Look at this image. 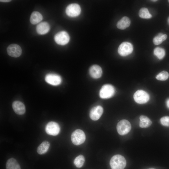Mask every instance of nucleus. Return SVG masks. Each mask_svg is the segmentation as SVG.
I'll list each match as a JSON object with an SVG mask.
<instances>
[{
	"mask_svg": "<svg viewBox=\"0 0 169 169\" xmlns=\"http://www.w3.org/2000/svg\"><path fill=\"white\" fill-rule=\"evenodd\" d=\"M139 15L140 17L143 18H149L152 17L148 9L145 8H142L140 9Z\"/></svg>",
	"mask_w": 169,
	"mask_h": 169,
	"instance_id": "nucleus-22",
	"label": "nucleus"
},
{
	"mask_svg": "<svg viewBox=\"0 0 169 169\" xmlns=\"http://www.w3.org/2000/svg\"><path fill=\"white\" fill-rule=\"evenodd\" d=\"M85 138L84 133L80 129L75 130L71 135V141L74 144L76 145H79L83 143Z\"/></svg>",
	"mask_w": 169,
	"mask_h": 169,
	"instance_id": "nucleus-3",
	"label": "nucleus"
},
{
	"mask_svg": "<svg viewBox=\"0 0 169 169\" xmlns=\"http://www.w3.org/2000/svg\"><path fill=\"white\" fill-rule=\"evenodd\" d=\"M168 1H169V0H168Z\"/></svg>",
	"mask_w": 169,
	"mask_h": 169,
	"instance_id": "nucleus-33",
	"label": "nucleus"
},
{
	"mask_svg": "<svg viewBox=\"0 0 169 169\" xmlns=\"http://www.w3.org/2000/svg\"><path fill=\"white\" fill-rule=\"evenodd\" d=\"M42 14L37 11H34L31 14L30 17V22L33 24H35L40 22L43 19Z\"/></svg>",
	"mask_w": 169,
	"mask_h": 169,
	"instance_id": "nucleus-17",
	"label": "nucleus"
},
{
	"mask_svg": "<svg viewBox=\"0 0 169 169\" xmlns=\"http://www.w3.org/2000/svg\"><path fill=\"white\" fill-rule=\"evenodd\" d=\"M152 1L155 2L157 1V0H152Z\"/></svg>",
	"mask_w": 169,
	"mask_h": 169,
	"instance_id": "nucleus-30",
	"label": "nucleus"
},
{
	"mask_svg": "<svg viewBox=\"0 0 169 169\" xmlns=\"http://www.w3.org/2000/svg\"><path fill=\"white\" fill-rule=\"evenodd\" d=\"M8 54L10 56L15 58L19 57L22 53V49L20 47L16 44L10 45L7 48Z\"/></svg>",
	"mask_w": 169,
	"mask_h": 169,
	"instance_id": "nucleus-11",
	"label": "nucleus"
},
{
	"mask_svg": "<svg viewBox=\"0 0 169 169\" xmlns=\"http://www.w3.org/2000/svg\"><path fill=\"white\" fill-rule=\"evenodd\" d=\"M166 104L167 107L169 109V98L166 100Z\"/></svg>",
	"mask_w": 169,
	"mask_h": 169,
	"instance_id": "nucleus-28",
	"label": "nucleus"
},
{
	"mask_svg": "<svg viewBox=\"0 0 169 169\" xmlns=\"http://www.w3.org/2000/svg\"><path fill=\"white\" fill-rule=\"evenodd\" d=\"M89 73L91 76L93 78L98 79L101 77L102 71L100 66L95 64L93 65L90 68Z\"/></svg>",
	"mask_w": 169,
	"mask_h": 169,
	"instance_id": "nucleus-13",
	"label": "nucleus"
},
{
	"mask_svg": "<svg viewBox=\"0 0 169 169\" xmlns=\"http://www.w3.org/2000/svg\"><path fill=\"white\" fill-rule=\"evenodd\" d=\"M155 169L153 168H149V169Z\"/></svg>",
	"mask_w": 169,
	"mask_h": 169,
	"instance_id": "nucleus-31",
	"label": "nucleus"
},
{
	"mask_svg": "<svg viewBox=\"0 0 169 169\" xmlns=\"http://www.w3.org/2000/svg\"><path fill=\"white\" fill-rule=\"evenodd\" d=\"M152 122H145L140 121L139 125L142 128H146L149 127L152 124Z\"/></svg>",
	"mask_w": 169,
	"mask_h": 169,
	"instance_id": "nucleus-26",
	"label": "nucleus"
},
{
	"mask_svg": "<svg viewBox=\"0 0 169 169\" xmlns=\"http://www.w3.org/2000/svg\"><path fill=\"white\" fill-rule=\"evenodd\" d=\"M140 121L145 122H152L151 120L147 116L141 115L140 117Z\"/></svg>",
	"mask_w": 169,
	"mask_h": 169,
	"instance_id": "nucleus-27",
	"label": "nucleus"
},
{
	"mask_svg": "<svg viewBox=\"0 0 169 169\" xmlns=\"http://www.w3.org/2000/svg\"><path fill=\"white\" fill-rule=\"evenodd\" d=\"M131 21L127 17H123L117 22V27L120 29H124L128 27L130 25Z\"/></svg>",
	"mask_w": 169,
	"mask_h": 169,
	"instance_id": "nucleus-16",
	"label": "nucleus"
},
{
	"mask_svg": "<svg viewBox=\"0 0 169 169\" xmlns=\"http://www.w3.org/2000/svg\"><path fill=\"white\" fill-rule=\"evenodd\" d=\"M103 111V108L100 105H97L94 107L90 111V118L93 120H98L102 115Z\"/></svg>",
	"mask_w": 169,
	"mask_h": 169,
	"instance_id": "nucleus-12",
	"label": "nucleus"
},
{
	"mask_svg": "<svg viewBox=\"0 0 169 169\" xmlns=\"http://www.w3.org/2000/svg\"><path fill=\"white\" fill-rule=\"evenodd\" d=\"M133 98L135 101L139 104H145L149 100L150 96L149 94L144 90H139L134 94Z\"/></svg>",
	"mask_w": 169,
	"mask_h": 169,
	"instance_id": "nucleus-5",
	"label": "nucleus"
},
{
	"mask_svg": "<svg viewBox=\"0 0 169 169\" xmlns=\"http://www.w3.org/2000/svg\"><path fill=\"white\" fill-rule=\"evenodd\" d=\"M115 93V89L114 87L110 84H105L103 85L101 88L99 95L102 99H108L112 97Z\"/></svg>",
	"mask_w": 169,
	"mask_h": 169,
	"instance_id": "nucleus-2",
	"label": "nucleus"
},
{
	"mask_svg": "<svg viewBox=\"0 0 169 169\" xmlns=\"http://www.w3.org/2000/svg\"><path fill=\"white\" fill-rule=\"evenodd\" d=\"M154 54L160 59H162L165 55V50L161 48L156 47L154 50Z\"/></svg>",
	"mask_w": 169,
	"mask_h": 169,
	"instance_id": "nucleus-21",
	"label": "nucleus"
},
{
	"mask_svg": "<svg viewBox=\"0 0 169 169\" xmlns=\"http://www.w3.org/2000/svg\"><path fill=\"white\" fill-rule=\"evenodd\" d=\"M50 146V143L47 141H43L38 147L37 151L40 155L45 154L48 151Z\"/></svg>",
	"mask_w": 169,
	"mask_h": 169,
	"instance_id": "nucleus-18",
	"label": "nucleus"
},
{
	"mask_svg": "<svg viewBox=\"0 0 169 169\" xmlns=\"http://www.w3.org/2000/svg\"><path fill=\"white\" fill-rule=\"evenodd\" d=\"M6 169H21L20 166L17 160L14 158H11L7 161Z\"/></svg>",
	"mask_w": 169,
	"mask_h": 169,
	"instance_id": "nucleus-19",
	"label": "nucleus"
},
{
	"mask_svg": "<svg viewBox=\"0 0 169 169\" xmlns=\"http://www.w3.org/2000/svg\"><path fill=\"white\" fill-rule=\"evenodd\" d=\"M54 39L56 43L58 44L64 45L69 42L70 37L67 32L65 31H61L55 35Z\"/></svg>",
	"mask_w": 169,
	"mask_h": 169,
	"instance_id": "nucleus-6",
	"label": "nucleus"
},
{
	"mask_svg": "<svg viewBox=\"0 0 169 169\" xmlns=\"http://www.w3.org/2000/svg\"><path fill=\"white\" fill-rule=\"evenodd\" d=\"M125 157L120 155L113 156L110 159V164L112 169H124L126 165Z\"/></svg>",
	"mask_w": 169,
	"mask_h": 169,
	"instance_id": "nucleus-1",
	"label": "nucleus"
},
{
	"mask_svg": "<svg viewBox=\"0 0 169 169\" xmlns=\"http://www.w3.org/2000/svg\"><path fill=\"white\" fill-rule=\"evenodd\" d=\"M49 24L47 22H42L37 26L36 30L37 33L39 34L43 35L47 33L50 30Z\"/></svg>",
	"mask_w": 169,
	"mask_h": 169,
	"instance_id": "nucleus-15",
	"label": "nucleus"
},
{
	"mask_svg": "<svg viewBox=\"0 0 169 169\" xmlns=\"http://www.w3.org/2000/svg\"><path fill=\"white\" fill-rule=\"evenodd\" d=\"M131 128L130 122L125 119L120 120L116 126L117 132L120 135H124L128 133L131 131Z\"/></svg>",
	"mask_w": 169,
	"mask_h": 169,
	"instance_id": "nucleus-4",
	"label": "nucleus"
},
{
	"mask_svg": "<svg viewBox=\"0 0 169 169\" xmlns=\"http://www.w3.org/2000/svg\"><path fill=\"white\" fill-rule=\"evenodd\" d=\"M0 2H8L11 1V0H1Z\"/></svg>",
	"mask_w": 169,
	"mask_h": 169,
	"instance_id": "nucleus-29",
	"label": "nucleus"
},
{
	"mask_svg": "<svg viewBox=\"0 0 169 169\" xmlns=\"http://www.w3.org/2000/svg\"><path fill=\"white\" fill-rule=\"evenodd\" d=\"M81 8L79 5L76 3H72L67 6L66 9L67 15L70 17H75L80 13Z\"/></svg>",
	"mask_w": 169,
	"mask_h": 169,
	"instance_id": "nucleus-9",
	"label": "nucleus"
},
{
	"mask_svg": "<svg viewBox=\"0 0 169 169\" xmlns=\"http://www.w3.org/2000/svg\"><path fill=\"white\" fill-rule=\"evenodd\" d=\"M85 161L84 157L82 155H79L75 159L74 164L78 168L82 167Z\"/></svg>",
	"mask_w": 169,
	"mask_h": 169,
	"instance_id": "nucleus-20",
	"label": "nucleus"
},
{
	"mask_svg": "<svg viewBox=\"0 0 169 169\" xmlns=\"http://www.w3.org/2000/svg\"><path fill=\"white\" fill-rule=\"evenodd\" d=\"M46 133L50 135L55 136L58 135L60 131L59 124L54 121H50L46 125L45 128Z\"/></svg>",
	"mask_w": 169,
	"mask_h": 169,
	"instance_id": "nucleus-8",
	"label": "nucleus"
},
{
	"mask_svg": "<svg viewBox=\"0 0 169 169\" xmlns=\"http://www.w3.org/2000/svg\"><path fill=\"white\" fill-rule=\"evenodd\" d=\"M12 107L14 111L18 115L24 114L26 111L25 107L24 104L19 101H15L12 104Z\"/></svg>",
	"mask_w": 169,
	"mask_h": 169,
	"instance_id": "nucleus-14",
	"label": "nucleus"
},
{
	"mask_svg": "<svg viewBox=\"0 0 169 169\" xmlns=\"http://www.w3.org/2000/svg\"><path fill=\"white\" fill-rule=\"evenodd\" d=\"M133 50V47L132 44L128 42H125L120 45L118 51L120 55L125 56L131 54Z\"/></svg>",
	"mask_w": 169,
	"mask_h": 169,
	"instance_id": "nucleus-7",
	"label": "nucleus"
},
{
	"mask_svg": "<svg viewBox=\"0 0 169 169\" xmlns=\"http://www.w3.org/2000/svg\"><path fill=\"white\" fill-rule=\"evenodd\" d=\"M168 23H169V17L168 19Z\"/></svg>",
	"mask_w": 169,
	"mask_h": 169,
	"instance_id": "nucleus-32",
	"label": "nucleus"
},
{
	"mask_svg": "<svg viewBox=\"0 0 169 169\" xmlns=\"http://www.w3.org/2000/svg\"><path fill=\"white\" fill-rule=\"evenodd\" d=\"M161 124L163 126H169V116H165L162 117L160 119Z\"/></svg>",
	"mask_w": 169,
	"mask_h": 169,
	"instance_id": "nucleus-25",
	"label": "nucleus"
},
{
	"mask_svg": "<svg viewBox=\"0 0 169 169\" xmlns=\"http://www.w3.org/2000/svg\"><path fill=\"white\" fill-rule=\"evenodd\" d=\"M45 79L47 83L54 86L60 84L62 82L61 77L57 74L54 73L48 74L46 75Z\"/></svg>",
	"mask_w": 169,
	"mask_h": 169,
	"instance_id": "nucleus-10",
	"label": "nucleus"
},
{
	"mask_svg": "<svg viewBox=\"0 0 169 169\" xmlns=\"http://www.w3.org/2000/svg\"><path fill=\"white\" fill-rule=\"evenodd\" d=\"M163 34L162 33H160L153 38V41L155 45H159L163 42L161 37Z\"/></svg>",
	"mask_w": 169,
	"mask_h": 169,
	"instance_id": "nucleus-24",
	"label": "nucleus"
},
{
	"mask_svg": "<svg viewBox=\"0 0 169 169\" xmlns=\"http://www.w3.org/2000/svg\"><path fill=\"white\" fill-rule=\"evenodd\" d=\"M169 77L168 73L165 71H163L158 74L156 76V79L159 80L165 81Z\"/></svg>",
	"mask_w": 169,
	"mask_h": 169,
	"instance_id": "nucleus-23",
	"label": "nucleus"
}]
</instances>
